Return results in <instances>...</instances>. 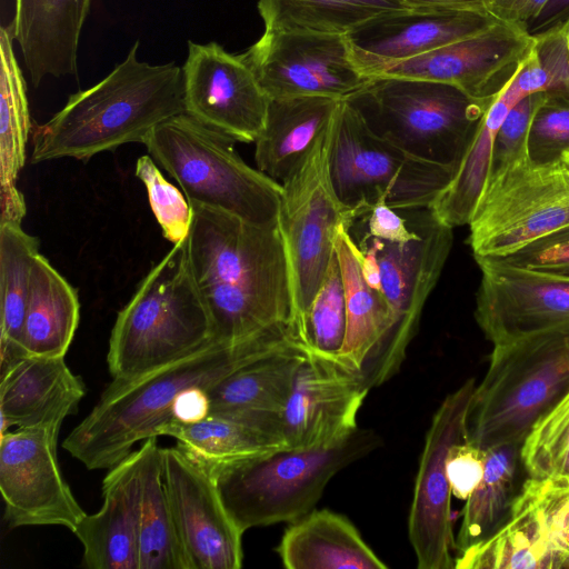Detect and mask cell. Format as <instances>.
Instances as JSON below:
<instances>
[{
    "label": "cell",
    "instance_id": "cell-36",
    "mask_svg": "<svg viewBox=\"0 0 569 569\" xmlns=\"http://www.w3.org/2000/svg\"><path fill=\"white\" fill-rule=\"evenodd\" d=\"M39 254V241L21 228L20 221L0 223V316L1 368L26 356L20 348L31 274Z\"/></svg>",
    "mask_w": 569,
    "mask_h": 569
},
{
    "label": "cell",
    "instance_id": "cell-7",
    "mask_svg": "<svg viewBox=\"0 0 569 569\" xmlns=\"http://www.w3.org/2000/svg\"><path fill=\"white\" fill-rule=\"evenodd\" d=\"M234 142L187 113L159 123L142 141L156 163L178 182L191 207L254 224H278L281 183L246 163Z\"/></svg>",
    "mask_w": 569,
    "mask_h": 569
},
{
    "label": "cell",
    "instance_id": "cell-29",
    "mask_svg": "<svg viewBox=\"0 0 569 569\" xmlns=\"http://www.w3.org/2000/svg\"><path fill=\"white\" fill-rule=\"evenodd\" d=\"M307 356L300 346L292 345L237 368L207 389L210 415L279 416Z\"/></svg>",
    "mask_w": 569,
    "mask_h": 569
},
{
    "label": "cell",
    "instance_id": "cell-44",
    "mask_svg": "<svg viewBox=\"0 0 569 569\" xmlns=\"http://www.w3.org/2000/svg\"><path fill=\"white\" fill-rule=\"evenodd\" d=\"M533 38L547 77V97L569 102V20Z\"/></svg>",
    "mask_w": 569,
    "mask_h": 569
},
{
    "label": "cell",
    "instance_id": "cell-23",
    "mask_svg": "<svg viewBox=\"0 0 569 569\" xmlns=\"http://www.w3.org/2000/svg\"><path fill=\"white\" fill-rule=\"evenodd\" d=\"M0 373L1 436L10 427L60 430L86 395L81 377L69 369L64 357L26 355Z\"/></svg>",
    "mask_w": 569,
    "mask_h": 569
},
{
    "label": "cell",
    "instance_id": "cell-47",
    "mask_svg": "<svg viewBox=\"0 0 569 569\" xmlns=\"http://www.w3.org/2000/svg\"><path fill=\"white\" fill-rule=\"evenodd\" d=\"M548 2L549 0H488L485 10L497 21L527 31Z\"/></svg>",
    "mask_w": 569,
    "mask_h": 569
},
{
    "label": "cell",
    "instance_id": "cell-3",
    "mask_svg": "<svg viewBox=\"0 0 569 569\" xmlns=\"http://www.w3.org/2000/svg\"><path fill=\"white\" fill-rule=\"evenodd\" d=\"M136 42L127 58L32 134L31 163L94 154L141 142L159 123L184 112L182 68L139 61Z\"/></svg>",
    "mask_w": 569,
    "mask_h": 569
},
{
    "label": "cell",
    "instance_id": "cell-22",
    "mask_svg": "<svg viewBox=\"0 0 569 569\" xmlns=\"http://www.w3.org/2000/svg\"><path fill=\"white\" fill-rule=\"evenodd\" d=\"M141 461L139 447L109 469L102 481L100 510L86 513L74 530L83 547L84 567L138 569Z\"/></svg>",
    "mask_w": 569,
    "mask_h": 569
},
{
    "label": "cell",
    "instance_id": "cell-34",
    "mask_svg": "<svg viewBox=\"0 0 569 569\" xmlns=\"http://www.w3.org/2000/svg\"><path fill=\"white\" fill-rule=\"evenodd\" d=\"M140 448L138 569H189L163 483L158 437L144 440Z\"/></svg>",
    "mask_w": 569,
    "mask_h": 569
},
{
    "label": "cell",
    "instance_id": "cell-48",
    "mask_svg": "<svg viewBox=\"0 0 569 569\" xmlns=\"http://www.w3.org/2000/svg\"><path fill=\"white\" fill-rule=\"evenodd\" d=\"M210 415L207 388L193 386L181 391L172 405V417L184 423L202 421Z\"/></svg>",
    "mask_w": 569,
    "mask_h": 569
},
{
    "label": "cell",
    "instance_id": "cell-19",
    "mask_svg": "<svg viewBox=\"0 0 569 569\" xmlns=\"http://www.w3.org/2000/svg\"><path fill=\"white\" fill-rule=\"evenodd\" d=\"M533 42L525 29L497 22L475 36L385 66L372 78L441 82L476 99L496 100L521 68Z\"/></svg>",
    "mask_w": 569,
    "mask_h": 569
},
{
    "label": "cell",
    "instance_id": "cell-51",
    "mask_svg": "<svg viewBox=\"0 0 569 569\" xmlns=\"http://www.w3.org/2000/svg\"><path fill=\"white\" fill-rule=\"evenodd\" d=\"M561 161L569 168V149L562 152Z\"/></svg>",
    "mask_w": 569,
    "mask_h": 569
},
{
    "label": "cell",
    "instance_id": "cell-6",
    "mask_svg": "<svg viewBox=\"0 0 569 569\" xmlns=\"http://www.w3.org/2000/svg\"><path fill=\"white\" fill-rule=\"evenodd\" d=\"M569 390V328L493 345L476 386L467 441L487 450L522 445L536 421Z\"/></svg>",
    "mask_w": 569,
    "mask_h": 569
},
{
    "label": "cell",
    "instance_id": "cell-45",
    "mask_svg": "<svg viewBox=\"0 0 569 569\" xmlns=\"http://www.w3.org/2000/svg\"><path fill=\"white\" fill-rule=\"evenodd\" d=\"M500 259L507 263L569 277V224Z\"/></svg>",
    "mask_w": 569,
    "mask_h": 569
},
{
    "label": "cell",
    "instance_id": "cell-17",
    "mask_svg": "<svg viewBox=\"0 0 569 569\" xmlns=\"http://www.w3.org/2000/svg\"><path fill=\"white\" fill-rule=\"evenodd\" d=\"M184 112L236 142H254L270 98L240 54L189 41L182 67Z\"/></svg>",
    "mask_w": 569,
    "mask_h": 569
},
{
    "label": "cell",
    "instance_id": "cell-21",
    "mask_svg": "<svg viewBox=\"0 0 569 569\" xmlns=\"http://www.w3.org/2000/svg\"><path fill=\"white\" fill-rule=\"evenodd\" d=\"M486 10L408 7L380 14L347 36L369 78L382 67L475 36L497 23Z\"/></svg>",
    "mask_w": 569,
    "mask_h": 569
},
{
    "label": "cell",
    "instance_id": "cell-31",
    "mask_svg": "<svg viewBox=\"0 0 569 569\" xmlns=\"http://www.w3.org/2000/svg\"><path fill=\"white\" fill-rule=\"evenodd\" d=\"M335 250L339 260L347 307V329L340 362L362 369L392 326V313L383 296L365 279L355 241L345 223L337 232Z\"/></svg>",
    "mask_w": 569,
    "mask_h": 569
},
{
    "label": "cell",
    "instance_id": "cell-42",
    "mask_svg": "<svg viewBox=\"0 0 569 569\" xmlns=\"http://www.w3.org/2000/svg\"><path fill=\"white\" fill-rule=\"evenodd\" d=\"M569 149V102L549 98L537 109L529 129L528 156L535 163L561 160Z\"/></svg>",
    "mask_w": 569,
    "mask_h": 569
},
{
    "label": "cell",
    "instance_id": "cell-32",
    "mask_svg": "<svg viewBox=\"0 0 569 569\" xmlns=\"http://www.w3.org/2000/svg\"><path fill=\"white\" fill-rule=\"evenodd\" d=\"M455 568H552L543 525L533 499L523 483L505 525L487 540L459 552L455 558Z\"/></svg>",
    "mask_w": 569,
    "mask_h": 569
},
{
    "label": "cell",
    "instance_id": "cell-5",
    "mask_svg": "<svg viewBox=\"0 0 569 569\" xmlns=\"http://www.w3.org/2000/svg\"><path fill=\"white\" fill-rule=\"evenodd\" d=\"M379 445L377 433L357 428L320 446L282 448L204 468L229 515L244 532L302 518L313 510L336 473Z\"/></svg>",
    "mask_w": 569,
    "mask_h": 569
},
{
    "label": "cell",
    "instance_id": "cell-33",
    "mask_svg": "<svg viewBox=\"0 0 569 569\" xmlns=\"http://www.w3.org/2000/svg\"><path fill=\"white\" fill-rule=\"evenodd\" d=\"M511 82L490 106L452 179L430 204L451 228L469 223L488 178L495 136L509 110L525 98Z\"/></svg>",
    "mask_w": 569,
    "mask_h": 569
},
{
    "label": "cell",
    "instance_id": "cell-11",
    "mask_svg": "<svg viewBox=\"0 0 569 569\" xmlns=\"http://www.w3.org/2000/svg\"><path fill=\"white\" fill-rule=\"evenodd\" d=\"M569 224V168L523 156L490 173L469 220L475 259L503 258Z\"/></svg>",
    "mask_w": 569,
    "mask_h": 569
},
{
    "label": "cell",
    "instance_id": "cell-12",
    "mask_svg": "<svg viewBox=\"0 0 569 569\" xmlns=\"http://www.w3.org/2000/svg\"><path fill=\"white\" fill-rule=\"evenodd\" d=\"M333 120L335 116L281 182L278 227L291 277L292 332L322 282L335 253L339 227L347 224L350 218L330 178L329 151Z\"/></svg>",
    "mask_w": 569,
    "mask_h": 569
},
{
    "label": "cell",
    "instance_id": "cell-18",
    "mask_svg": "<svg viewBox=\"0 0 569 569\" xmlns=\"http://www.w3.org/2000/svg\"><path fill=\"white\" fill-rule=\"evenodd\" d=\"M481 280L475 318L493 345L569 328V277L500 259H476Z\"/></svg>",
    "mask_w": 569,
    "mask_h": 569
},
{
    "label": "cell",
    "instance_id": "cell-24",
    "mask_svg": "<svg viewBox=\"0 0 569 569\" xmlns=\"http://www.w3.org/2000/svg\"><path fill=\"white\" fill-rule=\"evenodd\" d=\"M13 38L38 87L47 76L77 74L80 33L91 0H14Z\"/></svg>",
    "mask_w": 569,
    "mask_h": 569
},
{
    "label": "cell",
    "instance_id": "cell-41",
    "mask_svg": "<svg viewBox=\"0 0 569 569\" xmlns=\"http://www.w3.org/2000/svg\"><path fill=\"white\" fill-rule=\"evenodd\" d=\"M134 172L147 189L151 210L163 237L173 244L184 240L192 220V208L184 193L166 180L150 156H141L137 160Z\"/></svg>",
    "mask_w": 569,
    "mask_h": 569
},
{
    "label": "cell",
    "instance_id": "cell-26",
    "mask_svg": "<svg viewBox=\"0 0 569 569\" xmlns=\"http://www.w3.org/2000/svg\"><path fill=\"white\" fill-rule=\"evenodd\" d=\"M159 436L174 438L203 467L286 448L274 415H209L196 423L173 419L163 425Z\"/></svg>",
    "mask_w": 569,
    "mask_h": 569
},
{
    "label": "cell",
    "instance_id": "cell-1",
    "mask_svg": "<svg viewBox=\"0 0 569 569\" xmlns=\"http://www.w3.org/2000/svg\"><path fill=\"white\" fill-rule=\"evenodd\" d=\"M191 208L184 244L211 319L212 339L237 343L291 329V277L278 224L260 226L221 211Z\"/></svg>",
    "mask_w": 569,
    "mask_h": 569
},
{
    "label": "cell",
    "instance_id": "cell-38",
    "mask_svg": "<svg viewBox=\"0 0 569 569\" xmlns=\"http://www.w3.org/2000/svg\"><path fill=\"white\" fill-rule=\"evenodd\" d=\"M347 329L345 287L335 250L322 282L293 329L297 343L311 356L340 361Z\"/></svg>",
    "mask_w": 569,
    "mask_h": 569
},
{
    "label": "cell",
    "instance_id": "cell-40",
    "mask_svg": "<svg viewBox=\"0 0 569 569\" xmlns=\"http://www.w3.org/2000/svg\"><path fill=\"white\" fill-rule=\"evenodd\" d=\"M523 485L546 531L551 569L569 568V478L527 477Z\"/></svg>",
    "mask_w": 569,
    "mask_h": 569
},
{
    "label": "cell",
    "instance_id": "cell-37",
    "mask_svg": "<svg viewBox=\"0 0 569 569\" xmlns=\"http://www.w3.org/2000/svg\"><path fill=\"white\" fill-rule=\"evenodd\" d=\"M264 31L348 34L380 14L408 8L400 0H259Z\"/></svg>",
    "mask_w": 569,
    "mask_h": 569
},
{
    "label": "cell",
    "instance_id": "cell-8",
    "mask_svg": "<svg viewBox=\"0 0 569 569\" xmlns=\"http://www.w3.org/2000/svg\"><path fill=\"white\" fill-rule=\"evenodd\" d=\"M412 213L417 236L406 241L377 239L346 226L366 281L383 296L392 313L389 332L362 369L370 388L388 381L401 367L452 248L453 228L430 206L412 208Z\"/></svg>",
    "mask_w": 569,
    "mask_h": 569
},
{
    "label": "cell",
    "instance_id": "cell-25",
    "mask_svg": "<svg viewBox=\"0 0 569 569\" xmlns=\"http://www.w3.org/2000/svg\"><path fill=\"white\" fill-rule=\"evenodd\" d=\"M277 552L288 569L387 568L357 528L328 509H313L291 522Z\"/></svg>",
    "mask_w": 569,
    "mask_h": 569
},
{
    "label": "cell",
    "instance_id": "cell-49",
    "mask_svg": "<svg viewBox=\"0 0 569 569\" xmlns=\"http://www.w3.org/2000/svg\"><path fill=\"white\" fill-rule=\"evenodd\" d=\"M568 20L569 0H549L539 17L527 28V32L535 36Z\"/></svg>",
    "mask_w": 569,
    "mask_h": 569
},
{
    "label": "cell",
    "instance_id": "cell-39",
    "mask_svg": "<svg viewBox=\"0 0 569 569\" xmlns=\"http://www.w3.org/2000/svg\"><path fill=\"white\" fill-rule=\"evenodd\" d=\"M520 459L528 477L569 478V390L532 426Z\"/></svg>",
    "mask_w": 569,
    "mask_h": 569
},
{
    "label": "cell",
    "instance_id": "cell-20",
    "mask_svg": "<svg viewBox=\"0 0 569 569\" xmlns=\"http://www.w3.org/2000/svg\"><path fill=\"white\" fill-rule=\"evenodd\" d=\"M371 388L362 372L342 362L308 355L299 366L279 415L286 448H309L342 438Z\"/></svg>",
    "mask_w": 569,
    "mask_h": 569
},
{
    "label": "cell",
    "instance_id": "cell-27",
    "mask_svg": "<svg viewBox=\"0 0 569 569\" xmlns=\"http://www.w3.org/2000/svg\"><path fill=\"white\" fill-rule=\"evenodd\" d=\"M341 101L319 96L270 99L264 128L254 141L257 169L279 183L284 181Z\"/></svg>",
    "mask_w": 569,
    "mask_h": 569
},
{
    "label": "cell",
    "instance_id": "cell-30",
    "mask_svg": "<svg viewBox=\"0 0 569 569\" xmlns=\"http://www.w3.org/2000/svg\"><path fill=\"white\" fill-rule=\"evenodd\" d=\"M79 320L77 290L39 253L31 274L21 350L28 356L64 357Z\"/></svg>",
    "mask_w": 569,
    "mask_h": 569
},
{
    "label": "cell",
    "instance_id": "cell-28",
    "mask_svg": "<svg viewBox=\"0 0 569 569\" xmlns=\"http://www.w3.org/2000/svg\"><path fill=\"white\" fill-rule=\"evenodd\" d=\"M12 26L0 28V184L1 221H22L27 213L17 187L26 163L30 114L27 86L13 51Z\"/></svg>",
    "mask_w": 569,
    "mask_h": 569
},
{
    "label": "cell",
    "instance_id": "cell-46",
    "mask_svg": "<svg viewBox=\"0 0 569 569\" xmlns=\"http://www.w3.org/2000/svg\"><path fill=\"white\" fill-rule=\"evenodd\" d=\"M486 457V450L467 440L451 447L446 469L452 496L469 498L483 477Z\"/></svg>",
    "mask_w": 569,
    "mask_h": 569
},
{
    "label": "cell",
    "instance_id": "cell-2",
    "mask_svg": "<svg viewBox=\"0 0 569 569\" xmlns=\"http://www.w3.org/2000/svg\"><path fill=\"white\" fill-rule=\"evenodd\" d=\"M297 345L290 328L224 343L210 341L172 363L137 378L114 381L62 446L87 469H110L173 420L178 395L193 386L209 388L237 368L272 351Z\"/></svg>",
    "mask_w": 569,
    "mask_h": 569
},
{
    "label": "cell",
    "instance_id": "cell-4",
    "mask_svg": "<svg viewBox=\"0 0 569 569\" xmlns=\"http://www.w3.org/2000/svg\"><path fill=\"white\" fill-rule=\"evenodd\" d=\"M184 240L174 243L148 272L119 311L107 356L112 380L137 378L213 340L211 319L192 277Z\"/></svg>",
    "mask_w": 569,
    "mask_h": 569
},
{
    "label": "cell",
    "instance_id": "cell-15",
    "mask_svg": "<svg viewBox=\"0 0 569 569\" xmlns=\"http://www.w3.org/2000/svg\"><path fill=\"white\" fill-rule=\"evenodd\" d=\"M58 435L38 427L1 436L0 491L9 528L62 526L74 532L86 516L60 470Z\"/></svg>",
    "mask_w": 569,
    "mask_h": 569
},
{
    "label": "cell",
    "instance_id": "cell-9",
    "mask_svg": "<svg viewBox=\"0 0 569 569\" xmlns=\"http://www.w3.org/2000/svg\"><path fill=\"white\" fill-rule=\"evenodd\" d=\"M377 136L408 154L457 170L495 100L435 81L380 77L346 99Z\"/></svg>",
    "mask_w": 569,
    "mask_h": 569
},
{
    "label": "cell",
    "instance_id": "cell-14",
    "mask_svg": "<svg viewBox=\"0 0 569 569\" xmlns=\"http://www.w3.org/2000/svg\"><path fill=\"white\" fill-rule=\"evenodd\" d=\"M476 382L449 393L432 417L425 440L408 518V533L419 569L455 568L456 538L446 463L456 443L467 440V419Z\"/></svg>",
    "mask_w": 569,
    "mask_h": 569
},
{
    "label": "cell",
    "instance_id": "cell-35",
    "mask_svg": "<svg viewBox=\"0 0 569 569\" xmlns=\"http://www.w3.org/2000/svg\"><path fill=\"white\" fill-rule=\"evenodd\" d=\"M521 445H503L487 449L483 477L466 500L462 521L456 539L461 552L493 536L507 521L519 489Z\"/></svg>",
    "mask_w": 569,
    "mask_h": 569
},
{
    "label": "cell",
    "instance_id": "cell-50",
    "mask_svg": "<svg viewBox=\"0 0 569 569\" xmlns=\"http://www.w3.org/2000/svg\"><path fill=\"white\" fill-rule=\"evenodd\" d=\"M407 7H441L485 10L488 0H400Z\"/></svg>",
    "mask_w": 569,
    "mask_h": 569
},
{
    "label": "cell",
    "instance_id": "cell-10",
    "mask_svg": "<svg viewBox=\"0 0 569 569\" xmlns=\"http://www.w3.org/2000/svg\"><path fill=\"white\" fill-rule=\"evenodd\" d=\"M329 171L350 222L379 201L397 210L430 206L456 169L417 159L377 136L342 100L333 120Z\"/></svg>",
    "mask_w": 569,
    "mask_h": 569
},
{
    "label": "cell",
    "instance_id": "cell-13",
    "mask_svg": "<svg viewBox=\"0 0 569 569\" xmlns=\"http://www.w3.org/2000/svg\"><path fill=\"white\" fill-rule=\"evenodd\" d=\"M240 56L270 99L319 96L346 100L372 79L358 67L346 34L264 31Z\"/></svg>",
    "mask_w": 569,
    "mask_h": 569
},
{
    "label": "cell",
    "instance_id": "cell-43",
    "mask_svg": "<svg viewBox=\"0 0 569 569\" xmlns=\"http://www.w3.org/2000/svg\"><path fill=\"white\" fill-rule=\"evenodd\" d=\"M545 99L546 92H536L522 98L509 110L495 136L488 176L528 154L530 124Z\"/></svg>",
    "mask_w": 569,
    "mask_h": 569
},
{
    "label": "cell",
    "instance_id": "cell-16",
    "mask_svg": "<svg viewBox=\"0 0 569 569\" xmlns=\"http://www.w3.org/2000/svg\"><path fill=\"white\" fill-rule=\"evenodd\" d=\"M164 488L189 569H239L242 535L209 470L178 445L161 448Z\"/></svg>",
    "mask_w": 569,
    "mask_h": 569
}]
</instances>
